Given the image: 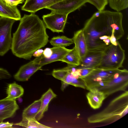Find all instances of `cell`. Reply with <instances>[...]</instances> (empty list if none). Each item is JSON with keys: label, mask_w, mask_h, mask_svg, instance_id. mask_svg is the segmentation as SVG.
Segmentation results:
<instances>
[{"label": "cell", "mask_w": 128, "mask_h": 128, "mask_svg": "<svg viewBox=\"0 0 128 128\" xmlns=\"http://www.w3.org/2000/svg\"><path fill=\"white\" fill-rule=\"evenodd\" d=\"M20 20L13 34L11 49L16 57L28 60L35 51L47 44L48 36L43 21L34 13L24 14Z\"/></svg>", "instance_id": "cell-1"}, {"label": "cell", "mask_w": 128, "mask_h": 128, "mask_svg": "<svg viewBox=\"0 0 128 128\" xmlns=\"http://www.w3.org/2000/svg\"><path fill=\"white\" fill-rule=\"evenodd\" d=\"M117 12L98 11L85 22L82 29L88 50H102L111 44L110 37Z\"/></svg>", "instance_id": "cell-2"}, {"label": "cell", "mask_w": 128, "mask_h": 128, "mask_svg": "<svg viewBox=\"0 0 128 128\" xmlns=\"http://www.w3.org/2000/svg\"><path fill=\"white\" fill-rule=\"evenodd\" d=\"M112 100L102 111L87 118L90 124L112 122L118 120L128 112V92L126 90Z\"/></svg>", "instance_id": "cell-3"}, {"label": "cell", "mask_w": 128, "mask_h": 128, "mask_svg": "<svg viewBox=\"0 0 128 128\" xmlns=\"http://www.w3.org/2000/svg\"><path fill=\"white\" fill-rule=\"evenodd\" d=\"M125 56V50L118 41L116 45L111 44L103 50L100 62L96 68L119 69L122 67Z\"/></svg>", "instance_id": "cell-4"}, {"label": "cell", "mask_w": 128, "mask_h": 128, "mask_svg": "<svg viewBox=\"0 0 128 128\" xmlns=\"http://www.w3.org/2000/svg\"><path fill=\"white\" fill-rule=\"evenodd\" d=\"M120 70L119 69L107 70L96 68L87 76L80 78L84 82L86 89L88 90L94 88L98 89L113 78Z\"/></svg>", "instance_id": "cell-5"}, {"label": "cell", "mask_w": 128, "mask_h": 128, "mask_svg": "<svg viewBox=\"0 0 128 128\" xmlns=\"http://www.w3.org/2000/svg\"><path fill=\"white\" fill-rule=\"evenodd\" d=\"M128 85V71L124 69L121 70L114 77L98 89L104 93L106 98L118 92L126 91Z\"/></svg>", "instance_id": "cell-6"}, {"label": "cell", "mask_w": 128, "mask_h": 128, "mask_svg": "<svg viewBox=\"0 0 128 128\" xmlns=\"http://www.w3.org/2000/svg\"><path fill=\"white\" fill-rule=\"evenodd\" d=\"M16 21L12 19L0 17V56H3L11 49V30Z\"/></svg>", "instance_id": "cell-7"}, {"label": "cell", "mask_w": 128, "mask_h": 128, "mask_svg": "<svg viewBox=\"0 0 128 128\" xmlns=\"http://www.w3.org/2000/svg\"><path fill=\"white\" fill-rule=\"evenodd\" d=\"M52 75L55 78L61 81V88L63 91L69 85L86 89L83 81L80 78L74 76L68 70L67 66L61 69L53 70Z\"/></svg>", "instance_id": "cell-8"}, {"label": "cell", "mask_w": 128, "mask_h": 128, "mask_svg": "<svg viewBox=\"0 0 128 128\" xmlns=\"http://www.w3.org/2000/svg\"><path fill=\"white\" fill-rule=\"evenodd\" d=\"M68 15L55 12H51L42 16L45 26L54 32H63Z\"/></svg>", "instance_id": "cell-9"}, {"label": "cell", "mask_w": 128, "mask_h": 128, "mask_svg": "<svg viewBox=\"0 0 128 128\" xmlns=\"http://www.w3.org/2000/svg\"><path fill=\"white\" fill-rule=\"evenodd\" d=\"M87 2V0H62L46 8L51 11L68 15L80 9Z\"/></svg>", "instance_id": "cell-10"}, {"label": "cell", "mask_w": 128, "mask_h": 128, "mask_svg": "<svg viewBox=\"0 0 128 128\" xmlns=\"http://www.w3.org/2000/svg\"><path fill=\"white\" fill-rule=\"evenodd\" d=\"M103 50H88L85 55L80 60L78 69L96 68L102 59Z\"/></svg>", "instance_id": "cell-11"}, {"label": "cell", "mask_w": 128, "mask_h": 128, "mask_svg": "<svg viewBox=\"0 0 128 128\" xmlns=\"http://www.w3.org/2000/svg\"><path fill=\"white\" fill-rule=\"evenodd\" d=\"M51 48L52 53L49 58H46L42 54L33 60L34 63L43 66L54 62L61 61L65 55L71 50L60 46L54 47Z\"/></svg>", "instance_id": "cell-12"}, {"label": "cell", "mask_w": 128, "mask_h": 128, "mask_svg": "<svg viewBox=\"0 0 128 128\" xmlns=\"http://www.w3.org/2000/svg\"><path fill=\"white\" fill-rule=\"evenodd\" d=\"M19 108L15 100L6 97L0 100V123L13 116Z\"/></svg>", "instance_id": "cell-13"}, {"label": "cell", "mask_w": 128, "mask_h": 128, "mask_svg": "<svg viewBox=\"0 0 128 128\" xmlns=\"http://www.w3.org/2000/svg\"><path fill=\"white\" fill-rule=\"evenodd\" d=\"M43 66L36 64L33 60L22 66L14 76V78L19 81H26L36 72L40 69Z\"/></svg>", "instance_id": "cell-14"}, {"label": "cell", "mask_w": 128, "mask_h": 128, "mask_svg": "<svg viewBox=\"0 0 128 128\" xmlns=\"http://www.w3.org/2000/svg\"><path fill=\"white\" fill-rule=\"evenodd\" d=\"M62 0H26L22 6V10L35 13L42 9L46 8Z\"/></svg>", "instance_id": "cell-15"}, {"label": "cell", "mask_w": 128, "mask_h": 128, "mask_svg": "<svg viewBox=\"0 0 128 128\" xmlns=\"http://www.w3.org/2000/svg\"><path fill=\"white\" fill-rule=\"evenodd\" d=\"M74 47L79 56L80 59L86 54L88 50V47L86 39L82 29L76 32L72 38Z\"/></svg>", "instance_id": "cell-16"}, {"label": "cell", "mask_w": 128, "mask_h": 128, "mask_svg": "<svg viewBox=\"0 0 128 128\" xmlns=\"http://www.w3.org/2000/svg\"><path fill=\"white\" fill-rule=\"evenodd\" d=\"M88 91L86 96L90 106L94 110L99 108L106 98L104 94L98 89H93Z\"/></svg>", "instance_id": "cell-17"}, {"label": "cell", "mask_w": 128, "mask_h": 128, "mask_svg": "<svg viewBox=\"0 0 128 128\" xmlns=\"http://www.w3.org/2000/svg\"><path fill=\"white\" fill-rule=\"evenodd\" d=\"M0 16L16 20H20L21 18L20 12L16 6H10L2 0H0Z\"/></svg>", "instance_id": "cell-18"}, {"label": "cell", "mask_w": 128, "mask_h": 128, "mask_svg": "<svg viewBox=\"0 0 128 128\" xmlns=\"http://www.w3.org/2000/svg\"><path fill=\"white\" fill-rule=\"evenodd\" d=\"M57 96L50 88L40 98L41 101L40 109L35 117L37 120L39 121L43 117L44 113L48 110L50 102Z\"/></svg>", "instance_id": "cell-19"}, {"label": "cell", "mask_w": 128, "mask_h": 128, "mask_svg": "<svg viewBox=\"0 0 128 128\" xmlns=\"http://www.w3.org/2000/svg\"><path fill=\"white\" fill-rule=\"evenodd\" d=\"M40 99L36 100L25 108L23 111L22 119L36 118L35 117L39 112L41 106Z\"/></svg>", "instance_id": "cell-20"}, {"label": "cell", "mask_w": 128, "mask_h": 128, "mask_svg": "<svg viewBox=\"0 0 128 128\" xmlns=\"http://www.w3.org/2000/svg\"><path fill=\"white\" fill-rule=\"evenodd\" d=\"M24 90L21 86L15 82L8 84L6 90V93L8 98L16 100L23 94Z\"/></svg>", "instance_id": "cell-21"}, {"label": "cell", "mask_w": 128, "mask_h": 128, "mask_svg": "<svg viewBox=\"0 0 128 128\" xmlns=\"http://www.w3.org/2000/svg\"><path fill=\"white\" fill-rule=\"evenodd\" d=\"M80 60V58L74 47L65 55L61 61L68 65L76 66L79 65Z\"/></svg>", "instance_id": "cell-22"}, {"label": "cell", "mask_w": 128, "mask_h": 128, "mask_svg": "<svg viewBox=\"0 0 128 128\" xmlns=\"http://www.w3.org/2000/svg\"><path fill=\"white\" fill-rule=\"evenodd\" d=\"M50 44L54 47H65L74 43L73 39L64 36L53 37L50 41Z\"/></svg>", "instance_id": "cell-23"}, {"label": "cell", "mask_w": 128, "mask_h": 128, "mask_svg": "<svg viewBox=\"0 0 128 128\" xmlns=\"http://www.w3.org/2000/svg\"><path fill=\"white\" fill-rule=\"evenodd\" d=\"M14 125L26 128H51L40 123L36 118L22 119L20 122L14 124Z\"/></svg>", "instance_id": "cell-24"}, {"label": "cell", "mask_w": 128, "mask_h": 128, "mask_svg": "<svg viewBox=\"0 0 128 128\" xmlns=\"http://www.w3.org/2000/svg\"><path fill=\"white\" fill-rule=\"evenodd\" d=\"M110 7L116 11H120L128 7V0H108Z\"/></svg>", "instance_id": "cell-25"}, {"label": "cell", "mask_w": 128, "mask_h": 128, "mask_svg": "<svg viewBox=\"0 0 128 128\" xmlns=\"http://www.w3.org/2000/svg\"><path fill=\"white\" fill-rule=\"evenodd\" d=\"M88 2L94 6L98 11L104 10L108 4V0H87Z\"/></svg>", "instance_id": "cell-26"}, {"label": "cell", "mask_w": 128, "mask_h": 128, "mask_svg": "<svg viewBox=\"0 0 128 128\" xmlns=\"http://www.w3.org/2000/svg\"><path fill=\"white\" fill-rule=\"evenodd\" d=\"M93 69L90 68L78 69L79 78L84 77L87 76Z\"/></svg>", "instance_id": "cell-27"}, {"label": "cell", "mask_w": 128, "mask_h": 128, "mask_svg": "<svg viewBox=\"0 0 128 128\" xmlns=\"http://www.w3.org/2000/svg\"><path fill=\"white\" fill-rule=\"evenodd\" d=\"M7 4L11 6H16L19 4L22 3L25 0H2Z\"/></svg>", "instance_id": "cell-28"}, {"label": "cell", "mask_w": 128, "mask_h": 128, "mask_svg": "<svg viewBox=\"0 0 128 128\" xmlns=\"http://www.w3.org/2000/svg\"><path fill=\"white\" fill-rule=\"evenodd\" d=\"M52 51L51 48H46L44 50L42 55L46 58H49L52 55Z\"/></svg>", "instance_id": "cell-29"}, {"label": "cell", "mask_w": 128, "mask_h": 128, "mask_svg": "<svg viewBox=\"0 0 128 128\" xmlns=\"http://www.w3.org/2000/svg\"><path fill=\"white\" fill-rule=\"evenodd\" d=\"M114 30L113 29L112 30V34L110 37V40L111 44L114 45L117 44L118 41L114 35Z\"/></svg>", "instance_id": "cell-30"}, {"label": "cell", "mask_w": 128, "mask_h": 128, "mask_svg": "<svg viewBox=\"0 0 128 128\" xmlns=\"http://www.w3.org/2000/svg\"><path fill=\"white\" fill-rule=\"evenodd\" d=\"M14 124L12 123H10L8 122H2L0 123V128H12Z\"/></svg>", "instance_id": "cell-31"}, {"label": "cell", "mask_w": 128, "mask_h": 128, "mask_svg": "<svg viewBox=\"0 0 128 128\" xmlns=\"http://www.w3.org/2000/svg\"><path fill=\"white\" fill-rule=\"evenodd\" d=\"M43 51L44 50L42 49H38L34 52L32 56L35 57H38L42 54Z\"/></svg>", "instance_id": "cell-32"}]
</instances>
